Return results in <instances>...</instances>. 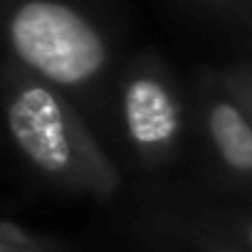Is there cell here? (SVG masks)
Instances as JSON below:
<instances>
[{"label": "cell", "instance_id": "3957f363", "mask_svg": "<svg viewBox=\"0 0 252 252\" xmlns=\"http://www.w3.org/2000/svg\"><path fill=\"white\" fill-rule=\"evenodd\" d=\"M121 126L146 166L168 163L183 136V101L166 67L146 55L124 74L119 94Z\"/></svg>", "mask_w": 252, "mask_h": 252}, {"label": "cell", "instance_id": "277c9868", "mask_svg": "<svg viewBox=\"0 0 252 252\" xmlns=\"http://www.w3.org/2000/svg\"><path fill=\"white\" fill-rule=\"evenodd\" d=\"M200 126L225 178L242 190H252V124L218 79L203 84Z\"/></svg>", "mask_w": 252, "mask_h": 252}, {"label": "cell", "instance_id": "6da1fadb", "mask_svg": "<svg viewBox=\"0 0 252 252\" xmlns=\"http://www.w3.org/2000/svg\"><path fill=\"white\" fill-rule=\"evenodd\" d=\"M5 121L18 151L40 176L94 198L116 193L114 163L62 92L30 72H18L8 89Z\"/></svg>", "mask_w": 252, "mask_h": 252}, {"label": "cell", "instance_id": "8992f818", "mask_svg": "<svg viewBox=\"0 0 252 252\" xmlns=\"http://www.w3.org/2000/svg\"><path fill=\"white\" fill-rule=\"evenodd\" d=\"M47 245H40L35 237L25 235L13 225H0V252H42Z\"/></svg>", "mask_w": 252, "mask_h": 252}, {"label": "cell", "instance_id": "ba28073f", "mask_svg": "<svg viewBox=\"0 0 252 252\" xmlns=\"http://www.w3.org/2000/svg\"><path fill=\"white\" fill-rule=\"evenodd\" d=\"M193 252H245V250L232 247V245H220V242H213L208 237H198V245Z\"/></svg>", "mask_w": 252, "mask_h": 252}, {"label": "cell", "instance_id": "52a82bcc", "mask_svg": "<svg viewBox=\"0 0 252 252\" xmlns=\"http://www.w3.org/2000/svg\"><path fill=\"white\" fill-rule=\"evenodd\" d=\"M220 227L230 235V240L237 242L240 250L252 252V213L227 215V218L220 220Z\"/></svg>", "mask_w": 252, "mask_h": 252}, {"label": "cell", "instance_id": "9c48e42d", "mask_svg": "<svg viewBox=\"0 0 252 252\" xmlns=\"http://www.w3.org/2000/svg\"><path fill=\"white\" fill-rule=\"evenodd\" d=\"M227 13H232L235 15V20H240L245 28H250L252 30V5H222Z\"/></svg>", "mask_w": 252, "mask_h": 252}, {"label": "cell", "instance_id": "5b68a950", "mask_svg": "<svg viewBox=\"0 0 252 252\" xmlns=\"http://www.w3.org/2000/svg\"><path fill=\"white\" fill-rule=\"evenodd\" d=\"M218 82L222 84V89L237 101V106L245 111V116L252 124V69H232L225 72L222 77H218Z\"/></svg>", "mask_w": 252, "mask_h": 252}, {"label": "cell", "instance_id": "7a4b0ae2", "mask_svg": "<svg viewBox=\"0 0 252 252\" xmlns=\"http://www.w3.org/2000/svg\"><path fill=\"white\" fill-rule=\"evenodd\" d=\"M18 62L57 92L79 94L101 84L111 64V42L87 13L60 0H28L5 20Z\"/></svg>", "mask_w": 252, "mask_h": 252}]
</instances>
